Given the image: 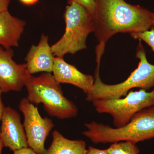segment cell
Returning <instances> with one entry per match:
<instances>
[{
  "instance_id": "obj_1",
  "label": "cell",
  "mask_w": 154,
  "mask_h": 154,
  "mask_svg": "<svg viewBox=\"0 0 154 154\" xmlns=\"http://www.w3.org/2000/svg\"><path fill=\"white\" fill-rule=\"evenodd\" d=\"M93 17L95 36L104 44L117 33H139L154 27V13L125 0H96Z\"/></svg>"
},
{
  "instance_id": "obj_2",
  "label": "cell",
  "mask_w": 154,
  "mask_h": 154,
  "mask_svg": "<svg viewBox=\"0 0 154 154\" xmlns=\"http://www.w3.org/2000/svg\"><path fill=\"white\" fill-rule=\"evenodd\" d=\"M103 54L96 53V66L93 87L87 94L86 100L93 102L98 99H114L125 96L134 88L148 91L154 87V65L147 59L145 49L139 40L137 48L136 57L139 60L137 67L124 82L116 85H107L102 82L99 67Z\"/></svg>"
},
{
  "instance_id": "obj_3",
  "label": "cell",
  "mask_w": 154,
  "mask_h": 154,
  "mask_svg": "<svg viewBox=\"0 0 154 154\" xmlns=\"http://www.w3.org/2000/svg\"><path fill=\"white\" fill-rule=\"evenodd\" d=\"M82 133L94 144L129 141L137 144L154 138V105L141 110L120 128H112L96 122L85 124Z\"/></svg>"
},
{
  "instance_id": "obj_4",
  "label": "cell",
  "mask_w": 154,
  "mask_h": 154,
  "mask_svg": "<svg viewBox=\"0 0 154 154\" xmlns=\"http://www.w3.org/2000/svg\"><path fill=\"white\" fill-rule=\"evenodd\" d=\"M27 98L33 104H43L48 115L60 119L75 117L78 108L64 96L60 84L50 73L38 77L31 75L25 85Z\"/></svg>"
},
{
  "instance_id": "obj_5",
  "label": "cell",
  "mask_w": 154,
  "mask_h": 154,
  "mask_svg": "<svg viewBox=\"0 0 154 154\" xmlns=\"http://www.w3.org/2000/svg\"><path fill=\"white\" fill-rule=\"evenodd\" d=\"M66 28L60 39L51 45L55 57L74 54L87 48V38L95 28L93 15L83 6L73 3L66 6L64 14Z\"/></svg>"
},
{
  "instance_id": "obj_6",
  "label": "cell",
  "mask_w": 154,
  "mask_h": 154,
  "mask_svg": "<svg viewBox=\"0 0 154 154\" xmlns=\"http://www.w3.org/2000/svg\"><path fill=\"white\" fill-rule=\"evenodd\" d=\"M92 103L97 112L112 116L116 128L121 127L138 112L154 106V87L150 92L140 89L130 91L123 98L98 99Z\"/></svg>"
},
{
  "instance_id": "obj_7",
  "label": "cell",
  "mask_w": 154,
  "mask_h": 154,
  "mask_svg": "<svg viewBox=\"0 0 154 154\" xmlns=\"http://www.w3.org/2000/svg\"><path fill=\"white\" fill-rule=\"evenodd\" d=\"M19 107L24 116L23 125L28 146L38 154H43L46 150L45 140L54 127L53 122L48 117L42 118L37 107L27 98L21 100Z\"/></svg>"
},
{
  "instance_id": "obj_8",
  "label": "cell",
  "mask_w": 154,
  "mask_h": 154,
  "mask_svg": "<svg viewBox=\"0 0 154 154\" xmlns=\"http://www.w3.org/2000/svg\"><path fill=\"white\" fill-rule=\"evenodd\" d=\"M12 48L0 46V89L2 93L21 91L31 76L26 64H18L13 60Z\"/></svg>"
},
{
  "instance_id": "obj_9",
  "label": "cell",
  "mask_w": 154,
  "mask_h": 154,
  "mask_svg": "<svg viewBox=\"0 0 154 154\" xmlns=\"http://www.w3.org/2000/svg\"><path fill=\"white\" fill-rule=\"evenodd\" d=\"M1 121L0 136L4 146L13 151L28 147L25 129L17 111L5 107Z\"/></svg>"
},
{
  "instance_id": "obj_10",
  "label": "cell",
  "mask_w": 154,
  "mask_h": 154,
  "mask_svg": "<svg viewBox=\"0 0 154 154\" xmlns=\"http://www.w3.org/2000/svg\"><path fill=\"white\" fill-rule=\"evenodd\" d=\"M55 56L48 42V37L42 34L37 45L30 47L25 57L26 65L30 75L39 72H52Z\"/></svg>"
},
{
  "instance_id": "obj_11",
  "label": "cell",
  "mask_w": 154,
  "mask_h": 154,
  "mask_svg": "<svg viewBox=\"0 0 154 154\" xmlns=\"http://www.w3.org/2000/svg\"><path fill=\"white\" fill-rule=\"evenodd\" d=\"M52 72L57 82L71 84L79 88L86 94L94 85V77L83 73L74 66L66 62L63 57H55Z\"/></svg>"
},
{
  "instance_id": "obj_12",
  "label": "cell",
  "mask_w": 154,
  "mask_h": 154,
  "mask_svg": "<svg viewBox=\"0 0 154 154\" xmlns=\"http://www.w3.org/2000/svg\"><path fill=\"white\" fill-rule=\"evenodd\" d=\"M26 23L12 16L8 10L0 14V46L5 49L19 46Z\"/></svg>"
},
{
  "instance_id": "obj_13",
  "label": "cell",
  "mask_w": 154,
  "mask_h": 154,
  "mask_svg": "<svg viewBox=\"0 0 154 154\" xmlns=\"http://www.w3.org/2000/svg\"><path fill=\"white\" fill-rule=\"evenodd\" d=\"M53 140L49 148L42 154H86L85 142L71 140L65 137L57 131L52 133Z\"/></svg>"
},
{
  "instance_id": "obj_14",
  "label": "cell",
  "mask_w": 154,
  "mask_h": 154,
  "mask_svg": "<svg viewBox=\"0 0 154 154\" xmlns=\"http://www.w3.org/2000/svg\"><path fill=\"white\" fill-rule=\"evenodd\" d=\"M107 150L108 154H139L140 149L136 144L131 142L114 143Z\"/></svg>"
},
{
  "instance_id": "obj_15",
  "label": "cell",
  "mask_w": 154,
  "mask_h": 154,
  "mask_svg": "<svg viewBox=\"0 0 154 154\" xmlns=\"http://www.w3.org/2000/svg\"><path fill=\"white\" fill-rule=\"evenodd\" d=\"M131 36L134 39L143 41L150 47L154 52V28L142 32L131 33Z\"/></svg>"
},
{
  "instance_id": "obj_16",
  "label": "cell",
  "mask_w": 154,
  "mask_h": 154,
  "mask_svg": "<svg viewBox=\"0 0 154 154\" xmlns=\"http://www.w3.org/2000/svg\"><path fill=\"white\" fill-rule=\"evenodd\" d=\"M75 3L81 5L94 15L96 10V0H68L69 5Z\"/></svg>"
},
{
  "instance_id": "obj_17",
  "label": "cell",
  "mask_w": 154,
  "mask_h": 154,
  "mask_svg": "<svg viewBox=\"0 0 154 154\" xmlns=\"http://www.w3.org/2000/svg\"><path fill=\"white\" fill-rule=\"evenodd\" d=\"M13 152L14 154H38L33 149L28 147L22 148Z\"/></svg>"
},
{
  "instance_id": "obj_18",
  "label": "cell",
  "mask_w": 154,
  "mask_h": 154,
  "mask_svg": "<svg viewBox=\"0 0 154 154\" xmlns=\"http://www.w3.org/2000/svg\"><path fill=\"white\" fill-rule=\"evenodd\" d=\"M86 154H108L107 150L100 149L93 146H89Z\"/></svg>"
},
{
  "instance_id": "obj_19",
  "label": "cell",
  "mask_w": 154,
  "mask_h": 154,
  "mask_svg": "<svg viewBox=\"0 0 154 154\" xmlns=\"http://www.w3.org/2000/svg\"><path fill=\"white\" fill-rule=\"evenodd\" d=\"M11 0H0V14L8 11Z\"/></svg>"
},
{
  "instance_id": "obj_20",
  "label": "cell",
  "mask_w": 154,
  "mask_h": 154,
  "mask_svg": "<svg viewBox=\"0 0 154 154\" xmlns=\"http://www.w3.org/2000/svg\"><path fill=\"white\" fill-rule=\"evenodd\" d=\"M20 2L27 6H31L35 5L38 2V0H19Z\"/></svg>"
},
{
  "instance_id": "obj_21",
  "label": "cell",
  "mask_w": 154,
  "mask_h": 154,
  "mask_svg": "<svg viewBox=\"0 0 154 154\" xmlns=\"http://www.w3.org/2000/svg\"><path fill=\"white\" fill-rule=\"evenodd\" d=\"M2 90L0 89V121L2 119V116L3 112H4V110H5V107L4 106L2 102Z\"/></svg>"
},
{
  "instance_id": "obj_22",
  "label": "cell",
  "mask_w": 154,
  "mask_h": 154,
  "mask_svg": "<svg viewBox=\"0 0 154 154\" xmlns=\"http://www.w3.org/2000/svg\"><path fill=\"white\" fill-rule=\"evenodd\" d=\"M4 147H5L4 146V144L3 143L2 141L1 136H0V154H2V150Z\"/></svg>"
}]
</instances>
